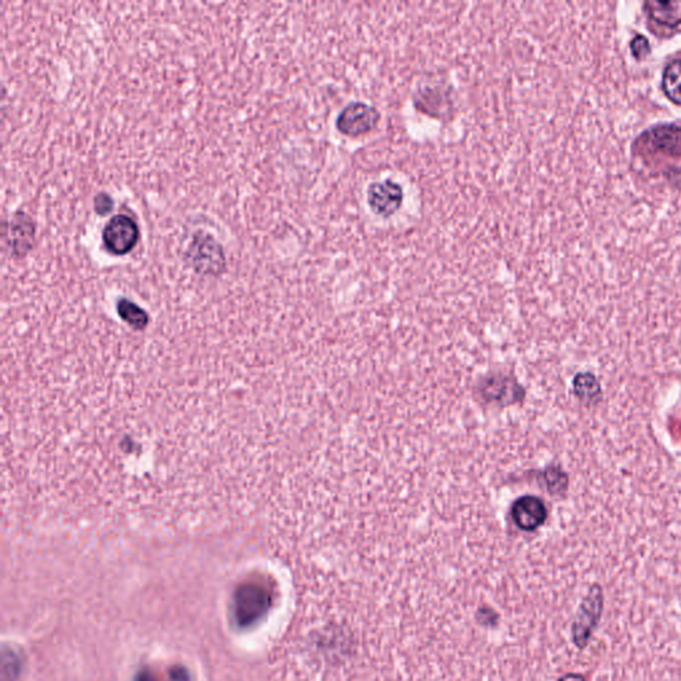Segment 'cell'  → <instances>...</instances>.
Segmentation results:
<instances>
[{"mask_svg":"<svg viewBox=\"0 0 681 681\" xmlns=\"http://www.w3.org/2000/svg\"><path fill=\"white\" fill-rule=\"evenodd\" d=\"M545 479H547L548 487L551 491L563 490L564 485H566V477L556 468H550L545 473Z\"/></svg>","mask_w":681,"mask_h":681,"instance_id":"4fadbf2b","label":"cell"},{"mask_svg":"<svg viewBox=\"0 0 681 681\" xmlns=\"http://www.w3.org/2000/svg\"><path fill=\"white\" fill-rule=\"evenodd\" d=\"M603 606V591L599 584H593L582 601L581 609L572 623V640L579 648L583 649L589 644L591 636L601 620Z\"/></svg>","mask_w":681,"mask_h":681,"instance_id":"7a4b0ae2","label":"cell"},{"mask_svg":"<svg viewBox=\"0 0 681 681\" xmlns=\"http://www.w3.org/2000/svg\"><path fill=\"white\" fill-rule=\"evenodd\" d=\"M403 188L393 179L372 183L367 188V205L377 216L389 219L394 216L403 203Z\"/></svg>","mask_w":681,"mask_h":681,"instance_id":"5b68a950","label":"cell"},{"mask_svg":"<svg viewBox=\"0 0 681 681\" xmlns=\"http://www.w3.org/2000/svg\"><path fill=\"white\" fill-rule=\"evenodd\" d=\"M185 259L194 272L204 277L222 276L227 267V259L220 242L203 232L194 234Z\"/></svg>","mask_w":681,"mask_h":681,"instance_id":"6da1fadb","label":"cell"},{"mask_svg":"<svg viewBox=\"0 0 681 681\" xmlns=\"http://www.w3.org/2000/svg\"><path fill=\"white\" fill-rule=\"evenodd\" d=\"M575 392L581 398H589L599 393V385L592 375H579L575 381Z\"/></svg>","mask_w":681,"mask_h":681,"instance_id":"7c38bea8","label":"cell"},{"mask_svg":"<svg viewBox=\"0 0 681 681\" xmlns=\"http://www.w3.org/2000/svg\"><path fill=\"white\" fill-rule=\"evenodd\" d=\"M112 209H114V200L109 194L101 192L95 197V211L99 216H106Z\"/></svg>","mask_w":681,"mask_h":681,"instance_id":"5bb4252c","label":"cell"},{"mask_svg":"<svg viewBox=\"0 0 681 681\" xmlns=\"http://www.w3.org/2000/svg\"><path fill=\"white\" fill-rule=\"evenodd\" d=\"M644 7L657 24L668 27L681 24V2H647Z\"/></svg>","mask_w":681,"mask_h":681,"instance_id":"30bf717a","label":"cell"},{"mask_svg":"<svg viewBox=\"0 0 681 681\" xmlns=\"http://www.w3.org/2000/svg\"><path fill=\"white\" fill-rule=\"evenodd\" d=\"M514 523L523 531H534L544 525L547 518L544 503L536 497H522L511 510Z\"/></svg>","mask_w":681,"mask_h":681,"instance_id":"8992f818","label":"cell"},{"mask_svg":"<svg viewBox=\"0 0 681 681\" xmlns=\"http://www.w3.org/2000/svg\"><path fill=\"white\" fill-rule=\"evenodd\" d=\"M558 681H586L582 675L578 674H566L564 676H562L561 679Z\"/></svg>","mask_w":681,"mask_h":681,"instance_id":"2e32d148","label":"cell"},{"mask_svg":"<svg viewBox=\"0 0 681 681\" xmlns=\"http://www.w3.org/2000/svg\"><path fill=\"white\" fill-rule=\"evenodd\" d=\"M35 241V224L24 212H16L10 222V244L15 257H24Z\"/></svg>","mask_w":681,"mask_h":681,"instance_id":"52a82bcc","label":"cell"},{"mask_svg":"<svg viewBox=\"0 0 681 681\" xmlns=\"http://www.w3.org/2000/svg\"><path fill=\"white\" fill-rule=\"evenodd\" d=\"M643 144L651 151L679 156L681 155V128L677 127H660L647 132Z\"/></svg>","mask_w":681,"mask_h":681,"instance_id":"9c48e42d","label":"cell"},{"mask_svg":"<svg viewBox=\"0 0 681 681\" xmlns=\"http://www.w3.org/2000/svg\"><path fill=\"white\" fill-rule=\"evenodd\" d=\"M643 47L647 48V50H649L648 42H647L646 38H643V36H636L631 44L632 52H634L636 56L646 55V52L641 50V48Z\"/></svg>","mask_w":681,"mask_h":681,"instance_id":"9a60e30c","label":"cell"},{"mask_svg":"<svg viewBox=\"0 0 681 681\" xmlns=\"http://www.w3.org/2000/svg\"><path fill=\"white\" fill-rule=\"evenodd\" d=\"M267 607V595L257 587L247 586L236 596V618L240 623L250 624L261 616Z\"/></svg>","mask_w":681,"mask_h":681,"instance_id":"ba28073f","label":"cell"},{"mask_svg":"<svg viewBox=\"0 0 681 681\" xmlns=\"http://www.w3.org/2000/svg\"><path fill=\"white\" fill-rule=\"evenodd\" d=\"M140 231L137 222L127 214H116L103 229L106 250L115 256H126L137 245Z\"/></svg>","mask_w":681,"mask_h":681,"instance_id":"277c9868","label":"cell"},{"mask_svg":"<svg viewBox=\"0 0 681 681\" xmlns=\"http://www.w3.org/2000/svg\"><path fill=\"white\" fill-rule=\"evenodd\" d=\"M663 90L677 106H681V59L671 61L663 73Z\"/></svg>","mask_w":681,"mask_h":681,"instance_id":"8fae6325","label":"cell"},{"mask_svg":"<svg viewBox=\"0 0 681 681\" xmlns=\"http://www.w3.org/2000/svg\"><path fill=\"white\" fill-rule=\"evenodd\" d=\"M381 114L375 107L364 101H352L341 109L336 127L347 137H358L369 134L380 123Z\"/></svg>","mask_w":681,"mask_h":681,"instance_id":"3957f363","label":"cell"}]
</instances>
